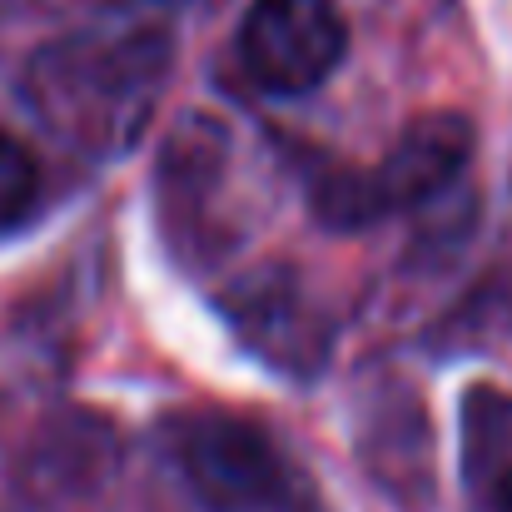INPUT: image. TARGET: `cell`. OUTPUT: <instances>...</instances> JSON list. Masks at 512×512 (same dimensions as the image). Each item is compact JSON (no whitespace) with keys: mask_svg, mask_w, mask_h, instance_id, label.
Instances as JSON below:
<instances>
[{"mask_svg":"<svg viewBox=\"0 0 512 512\" xmlns=\"http://www.w3.org/2000/svg\"><path fill=\"white\" fill-rule=\"evenodd\" d=\"M498 512H512V468L498 478Z\"/></svg>","mask_w":512,"mask_h":512,"instance_id":"7","label":"cell"},{"mask_svg":"<svg viewBox=\"0 0 512 512\" xmlns=\"http://www.w3.org/2000/svg\"><path fill=\"white\" fill-rule=\"evenodd\" d=\"M35 194H40V170H35L30 150L20 140L0 135V234L25 224V214L35 209Z\"/></svg>","mask_w":512,"mask_h":512,"instance_id":"6","label":"cell"},{"mask_svg":"<svg viewBox=\"0 0 512 512\" xmlns=\"http://www.w3.org/2000/svg\"><path fill=\"white\" fill-rule=\"evenodd\" d=\"M473 160V125L453 110L413 120L378 170H339L319 189V214L329 224L358 229L393 209H428L443 199Z\"/></svg>","mask_w":512,"mask_h":512,"instance_id":"3","label":"cell"},{"mask_svg":"<svg viewBox=\"0 0 512 512\" xmlns=\"http://www.w3.org/2000/svg\"><path fill=\"white\" fill-rule=\"evenodd\" d=\"M165 35H70L35 55L25 75L30 110L55 140H70L90 155L125 150L150 120L165 90Z\"/></svg>","mask_w":512,"mask_h":512,"instance_id":"1","label":"cell"},{"mask_svg":"<svg viewBox=\"0 0 512 512\" xmlns=\"http://www.w3.org/2000/svg\"><path fill=\"white\" fill-rule=\"evenodd\" d=\"M343 40L329 0H254L239 25V60L269 95H314L339 70Z\"/></svg>","mask_w":512,"mask_h":512,"instance_id":"4","label":"cell"},{"mask_svg":"<svg viewBox=\"0 0 512 512\" xmlns=\"http://www.w3.org/2000/svg\"><path fill=\"white\" fill-rule=\"evenodd\" d=\"M239 329L249 343L269 358H319L324 353V329H314V314L304 304L299 289L289 284H269V279H249L244 299L234 304Z\"/></svg>","mask_w":512,"mask_h":512,"instance_id":"5","label":"cell"},{"mask_svg":"<svg viewBox=\"0 0 512 512\" xmlns=\"http://www.w3.org/2000/svg\"><path fill=\"white\" fill-rule=\"evenodd\" d=\"M165 453L209 512H279L294 498V468L274 438L234 413H179L165 423Z\"/></svg>","mask_w":512,"mask_h":512,"instance_id":"2","label":"cell"}]
</instances>
